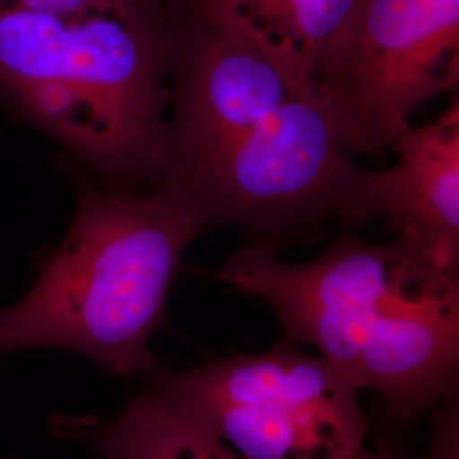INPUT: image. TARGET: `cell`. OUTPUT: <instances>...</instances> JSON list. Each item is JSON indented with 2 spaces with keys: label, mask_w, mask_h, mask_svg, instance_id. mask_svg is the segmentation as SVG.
<instances>
[{
  "label": "cell",
  "mask_w": 459,
  "mask_h": 459,
  "mask_svg": "<svg viewBox=\"0 0 459 459\" xmlns=\"http://www.w3.org/2000/svg\"><path fill=\"white\" fill-rule=\"evenodd\" d=\"M351 459H398L394 458V455L386 453V451H368L366 447L362 449L361 453H358L354 458Z\"/></svg>",
  "instance_id": "7c38bea8"
},
{
  "label": "cell",
  "mask_w": 459,
  "mask_h": 459,
  "mask_svg": "<svg viewBox=\"0 0 459 459\" xmlns=\"http://www.w3.org/2000/svg\"><path fill=\"white\" fill-rule=\"evenodd\" d=\"M92 437L108 459H244L152 388Z\"/></svg>",
  "instance_id": "30bf717a"
},
{
  "label": "cell",
  "mask_w": 459,
  "mask_h": 459,
  "mask_svg": "<svg viewBox=\"0 0 459 459\" xmlns=\"http://www.w3.org/2000/svg\"><path fill=\"white\" fill-rule=\"evenodd\" d=\"M212 223L165 178L143 195L83 187L64 242L31 290L0 310V356L82 354L117 377L159 371L148 339L164 322L182 257Z\"/></svg>",
  "instance_id": "3957f363"
},
{
  "label": "cell",
  "mask_w": 459,
  "mask_h": 459,
  "mask_svg": "<svg viewBox=\"0 0 459 459\" xmlns=\"http://www.w3.org/2000/svg\"><path fill=\"white\" fill-rule=\"evenodd\" d=\"M170 72L176 87L160 174L252 130L293 92L278 66L244 36L197 17L178 22Z\"/></svg>",
  "instance_id": "52a82bcc"
},
{
  "label": "cell",
  "mask_w": 459,
  "mask_h": 459,
  "mask_svg": "<svg viewBox=\"0 0 459 459\" xmlns=\"http://www.w3.org/2000/svg\"><path fill=\"white\" fill-rule=\"evenodd\" d=\"M459 75V0H356L312 83L349 152L383 155Z\"/></svg>",
  "instance_id": "8992f818"
},
{
  "label": "cell",
  "mask_w": 459,
  "mask_h": 459,
  "mask_svg": "<svg viewBox=\"0 0 459 459\" xmlns=\"http://www.w3.org/2000/svg\"><path fill=\"white\" fill-rule=\"evenodd\" d=\"M388 170L358 169L337 218L361 227L383 218L396 240L459 263V104L434 123L407 128Z\"/></svg>",
  "instance_id": "ba28073f"
},
{
  "label": "cell",
  "mask_w": 459,
  "mask_h": 459,
  "mask_svg": "<svg viewBox=\"0 0 459 459\" xmlns=\"http://www.w3.org/2000/svg\"><path fill=\"white\" fill-rule=\"evenodd\" d=\"M178 22L167 0L85 13L0 11V92L100 172L159 176Z\"/></svg>",
  "instance_id": "7a4b0ae2"
},
{
  "label": "cell",
  "mask_w": 459,
  "mask_h": 459,
  "mask_svg": "<svg viewBox=\"0 0 459 459\" xmlns=\"http://www.w3.org/2000/svg\"><path fill=\"white\" fill-rule=\"evenodd\" d=\"M356 0H174L179 16L227 26L278 66L293 91L313 81Z\"/></svg>",
  "instance_id": "9c48e42d"
},
{
  "label": "cell",
  "mask_w": 459,
  "mask_h": 459,
  "mask_svg": "<svg viewBox=\"0 0 459 459\" xmlns=\"http://www.w3.org/2000/svg\"><path fill=\"white\" fill-rule=\"evenodd\" d=\"M148 0H0V11L5 9H33L51 13H85L96 9L130 7Z\"/></svg>",
  "instance_id": "8fae6325"
},
{
  "label": "cell",
  "mask_w": 459,
  "mask_h": 459,
  "mask_svg": "<svg viewBox=\"0 0 459 459\" xmlns=\"http://www.w3.org/2000/svg\"><path fill=\"white\" fill-rule=\"evenodd\" d=\"M153 392L244 459H351L364 449L359 390L298 345L153 373Z\"/></svg>",
  "instance_id": "277c9868"
},
{
  "label": "cell",
  "mask_w": 459,
  "mask_h": 459,
  "mask_svg": "<svg viewBox=\"0 0 459 459\" xmlns=\"http://www.w3.org/2000/svg\"><path fill=\"white\" fill-rule=\"evenodd\" d=\"M356 170L327 106L301 89L252 130L160 178L195 197L212 225H240L274 250L337 216Z\"/></svg>",
  "instance_id": "5b68a950"
},
{
  "label": "cell",
  "mask_w": 459,
  "mask_h": 459,
  "mask_svg": "<svg viewBox=\"0 0 459 459\" xmlns=\"http://www.w3.org/2000/svg\"><path fill=\"white\" fill-rule=\"evenodd\" d=\"M216 278L264 299L359 392L411 419L451 394L459 366V263L394 240H342L305 264L250 244Z\"/></svg>",
  "instance_id": "6da1fadb"
}]
</instances>
